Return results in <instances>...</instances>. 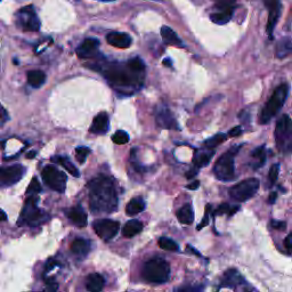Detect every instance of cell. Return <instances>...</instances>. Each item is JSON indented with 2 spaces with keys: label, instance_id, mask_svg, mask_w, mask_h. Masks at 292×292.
I'll list each match as a JSON object with an SVG mask.
<instances>
[{
  "label": "cell",
  "instance_id": "cell-31",
  "mask_svg": "<svg viewBox=\"0 0 292 292\" xmlns=\"http://www.w3.org/2000/svg\"><path fill=\"white\" fill-rule=\"evenodd\" d=\"M227 135H224V134H217L215 136L210 137V138L207 139L204 142V146L208 147V149H215V147H217L218 145H221V144H223L226 140L227 138Z\"/></svg>",
  "mask_w": 292,
  "mask_h": 292
},
{
  "label": "cell",
  "instance_id": "cell-5",
  "mask_svg": "<svg viewBox=\"0 0 292 292\" xmlns=\"http://www.w3.org/2000/svg\"><path fill=\"white\" fill-rule=\"evenodd\" d=\"M241 146H235L232 150L223 153L214 165V174L216 178L223 182H228L235 178V165L234 158L239 152Z\"/></svg>",
  "mask_w": 292,
  "mask_h": 292
},
{
  "label": "cell",
  "instance_id": "cell-49",
  "mask_svg": "<svg viewBox=\"0 0 292 292\" xmlns=\"http://www.w3.org/2000/svg\"><path fill=\"white\" fill-rule=\"evenodd\" d=\"M163 64L165 66H171V61L169 60V59H165L164 61H163Z\"/></svg>",
  "mask_w": 292,
  "mask_h": 292
},
{
  "label": "cell",
  "instance_id": "cell-10",
  "mask_svg": "<svg viewBox=\"0 0 292 292\" xmlns=\"http://www.w3.org/2000/svg\"><path fill=\"white\" fill-rule=\"evenodd\" d=\"M16 22L24 31H38L40 29V20L32 6L24 7L17 13Z\"/></svg>",
  "mask_w": 292,
  "mask_h": 292
},
{
  "label": "cell",
  "instance_id": "cell-15",
  "mask_svg": "<svg viewBox=\"0 0 292 292\" xmlns=\"http://www.w3.org/2000/svg\"><path fill=\"white\" fill-rule=\"evenodd\" d=\"M98 47H99V41L97 40V39L89 38L82 41L75 52H77V55L79 59L89 60L92 59V57L96 56V54L98 53Z\"/></svg>",
  "mask_w": 292,
  "mask_h": 292
},
{
  "label": "cell",
  "instance_id": "cell-41",
  "mask_svg": "<svg viewBox=\"0 0 292 292\" xmlns=\"http://www.w3.org/2000/svg\"><path fill=\"white\" fill-rule=\"evenodd\" d=\"M272 227L277 230H286L287 228V224L284 222H277V221H273L272 222Z\"/></svg>",
  "mask_w": 292,
  "mask_h": 292
},
{
  "label": "cell",
  "instance_id": "cell-13",
  "mask_svg": "<svg viewBox=\"0 0 292 292\" xmlns=\"http://www.w3.org/2000/svg\"><path fill=\"white\" fill-rule=\"evenodd\" d=\"M154 117H156V122L159 127L164 129H176L178 130L179 126L174 118V115L170 112V110L167 106L161 104L156 107L154 111Z\"/></svg>",
  "mask_w": 292,
  "mask_h": 292
},
{
  "label": "cell",
  "instance_id": "cell-9",
  "mask_svg": "<svg viewBox=\"0 0 292 292\" xmlns=\"http://www.w3.org/2000/svg\"><path fill=\"white\" fill-rule=\"evenodd\" d=\"M38 199L34 195H31L25 202V205L22 210V214H21L20 218V224L21 223H24V224L29 225H35L38 223H41L44 221V214L42 211L37 207Z\"/></svg>",
  "mask_w": 292,
  "mask_h": 292
},
{
  "label": "cell",
  "instance_id": "cell-40",
  "mask_svg": "<svg viewBox=\"0 0 292 292\" xmlns=\"http://www.w3.org/2000/svg\"><path fill=\"white\" fill-rule=\"evenodd\" d=\"M180 292H203V287L201 286H191V287H184L180 289Z\"/></svg>",
  "mask_w": 292,
  "mask_h": 292
},
{
  "label": "cell",
  "instance_id": "cell-46",
  "mask_svg": "<svg viewBox=\"0 0 292 292\" xmlns=\"http://www.w3.org/2000/svg\"><path fill=\"white\" fill-rule=\"evenodd\" d=\"M200 186V182L199 180H194L193 183H191V184H189V185H187L186 187L189 190H197V187Z\"/></svg>",
  "mask_w": 292,
  "mask_h": 292
},
{
  "label": "cell",
  "instance_id": "cell-35",
  "mask_svg": "<svg viewBox=\"0 0 292 292\" xmlns=\"http://www.w3.org/2000/svg\"><path fill=\"white\" fill-rule=\"evenodd\" d=\"M112 140L115 144H119V145H124V144L128 143L129 136H128L127 132L124 131V130H118L112 136Z\"/></svg>",
  "mask_w": 292,
  "mask_h": 292
},
{
  "label": "cell",
  "instance_id": "cell-12",
  "mask_svg": "<svg viewBox=\"0 0 292 292\" xmlns=\"http://www.w3.org/2000/svg\"><path fill=\"white\" fill-rule=\"evenodd\" d=\"M25 174V168L21 164L0 168V186H12L19 183Z\"/></svg>",
  "mask_w": 292,
  "mask_h": 292
},
{
  "label": "cell",
  "instance_id": "cell-24",
  "mask_svg": "<svg viewBox=\"0 0 292 292\" xmlns=\"http://www.w3.org/2000/svg\"><path fill=\"white\" fill-rule=\"evenodd\" d=\"M251 159H252L251 167L254 169H259L264 167V164L266 163L265 146L257 147V149L254 150V152L251 154Z\"/></svg>",
  "mask_w": 292,
  "mask_h": 292
},
{
  "label": "cell",
  "instance_id": "cell-20",
  "mask_svg": "<svg viewBox=\"0 0 292 292\" xmlns=\"http://www.w3.org/2000/svg\"><path fill=\"white\" fill-rule=\"evenodd\" d=\"M105 286V280L98 273L90 274L86 281V288L89 292H102Z\"/></svg>",
  "mask_w": 292,
  "mask_h": 292
},
{
  "label": "cell",
  "instance_id": "cell-37",
  "mask_svg": "<svg viewBox=\"0 0 292 292\" xmlns=\"http://www.w3.org/2000/svg\"><path fill=\"white\" fill-rule=\"evenodd\" d=\"M237 210H239V207H234V208H232L229 204L224 203V204L219 205V208L217 209V210H216L215 214H216V215H217V214H219V215L228 214V215H230V216H233L234 214H235V212H236Z\"/></svg>",
  "mask_w": 292,
  "mask_h": 292
},
{
  "label": "cell",
  "instance_id": "cell-28",
  "mask_svg": "<svg viewBox=\"0 0 292 292\" xmlns=\"http://www.w3.org/2000/svg\"><path fill=\"white\" fill-rule=\"evenodd\" d=\"M177 218L182 224H185V225L192 224L194 219L192 207H191L190 204L183 205V207L177 211Z\"/></svg>",
  "mask_w": 292,
  "mask_h": 292
},
{
  "label": "cell",
  "instance_id": "cell-32",
  "mask_svg": "<svg viewBox=\"0 0 292 292\" xmlns=\"http://www.w3.org/2000/svg\"><path fill=\"white\" fill-rule=\"evenodd\" d=\"M242 282V279H241L240 274L236 272V270H228L225 274V279H224V284L225 286H236L237 283Z\"/></svg>",
  "mask_w": 292,
  "mask_h": 292
},
{
  "label": "cell",
  "instance_id": "cell-19",
  "mask_svg": "<svg viewBox=\"0 0 292 292\" xmlns=\"http://www.w3.org/2000/svg\"><path fill=\"white\" fill-rule=\"evenodd\" d=\"M160 33L164 44L170 45V46H178V47L183 46V41L180 40L177 33H176L170 27H168V25H163V27L161 28Z\"/></svg>",
  "mask_w": 292,
  "mask_h": 292
},
{
  "label": "cell",
  "instance_id": "cell-8",
  "mask_svg": "<svg viewBox=\"0 0 292 292\" xmlns=\"http://www.w3.org/2000/svg\"><path fill=\"white\" fill-rule=\"evenodd\" d=\"M44 182L50 189L59 193H63L66 189V175L53 165H47L41 172Z\"/></svg>",
  "mask_w": 292,
  "mask_h": 292
},
{
  "label": "cell",
  "instance_id": "cell-25",
  "mask_svg": "<svg viewBox=\"0 0 292 292\" xmlns=\"http://www.w3.org/2000/svg\"><path fill=\"white\" fill-rule=\"evenodd\" d=\"M28 82L33 88H40L46 82V74L42 71L34 70L28 72Z\"/></svg>",
  "mask_w": 292,
  "mask_h": 292
},
{
  "label": "cell",
  "instance_id": "cell-45",
  "mask_svg": "<svg viewBox=\"0 0 292 292\" xmlns=\"http://www.w3.org/2000/svg\"><path fill=\"white\" fill-rule=\"evenodd\" d=\"M197 172H199V169H197V168L193 169V170H191V171H189V172H186V178H187V179L194 178V177H195V176L197 175Z\"/></svg>",
  "mask_w": 292,
  "mask_h": 292
},
{
  "label": "cell",
  "instance_id": "cell-36",
  "mask_svg": "<svg viewBox=\"0 0 292 292\" xmlns=\"http://www.w3.org/2000/svg\"><path fill=\"white\" fill-rule=\"evenodd\" d=\"M90 153V150L88 147H85V146H81V147H78L77 150H75V158H77V160L79 163H84L86 161V158L88 157V154Z\"/></svg>",
  "mask_w": 292,
  "mask_h": 292
},
{
  "label": "cell",
  "instance_id": "cell-16",
  "mask_svg": "<svg viewBox=\"0 0 292 292\" xmlns=\"http://www.w3.org/2000/svg\"><path fill=\"white\" fill-rule=\"evenodd\" d=\"M110 120L109 115L105 112H100L94 118L93 124L89 128V132L95 135H105L109 131Z\"/></svg>",
  "mask_w": 292,
  "mask_h": 292
},
{
  "label": "cell",
  "instance_id": "cell-7",
  "mask_svg": "<svg viewBox=\"0 0 292 292\" xmlns=\"http://www.w3.org/2000/svg\"><path fill=\"white\" fill-rule=\"evenodd\" d=\"M291 137H292V124L291 119L288 114H283L277 121L275 128V139L277 146L281 150H291Z\"/></svg>",
  "mask_w": 292,
  "mask_h": 292
},
{
  "label": "cell",
  "instance_id": "cell-52",
  "mask_svg": "<svg viewBox=\"0 0 292 292\" xmlns=\"http://www.w3.org/2000/svg\"><path fill=\"white\" fill-rule=\"evenodd\" d=\"M0 1H1V0H0Z\"/></svg>",
  "mask_w": 292,
  "mask_h": 292
},
{
  "label": "cell",
  "instance_id": "cell-27",
  "mask_svg": "<svg viewBox=\"0 0 292 292\" xmlns=\"http://www.w3.org/2000/svg\"><path fill=\"white\" fill-rule=\"evenodd\" d=\"M291 52H292L291 38H289V37L282 38L279 42H277L276 55H277V57H279V59L287 57L288 55H290Z\"/></svg>",
  "mask_w": 292,
  "mask_h": 292
},
{
  "label": "cell",
  "instance_id": "cell-26",
  "mask_svg": "<svg viewBox=\"0 0 292 292\" xmlns=\"http://www.w3.org/2000/svg\"><path fill=\"white\" fill-rule=\"evenodd\" d=\"M146 204L144 202L143 199L140 197H137V199H132L131 201H129L128 204L126 205V214L128 216H135L138 215L140 212H143L145 210Z\"/></svg>",
  "mask_w": 292,
  "mask_h": 292
},
{
  "label": "cell",
  "instance_id": "cell-23",
  "mask_svg": "<svg viewBox=\"0 0 292 292\" xmlns=\"http://www.w3.org/2000/svg\"><path fill=\"white\" fill-rule=\"evenodd\" d=\"M143 230V224L142 222L137 221V219H132L125 224L124 228H122V234L125 237H132L139 234Z\"/></svg>",
  "mask_w": 292,
  "mask_h": 292
},
{
  "label": "cell",
  "instance_id": "cell-34",
  "mask_svg": "<svg viewBox=\"0 0 292 292\" xmlns=\"http://www.w3.org/2000/svg\"><path fill=\"white\" fill-rule=\"evenodd\" d=\"M41 191V185L39 183V180L37 177H33L32 180L29 184V187L27 190V194H30V195H35V194L39 193Z\"/></svg>",
  "mask_w": 292,
  "mask_h": 292
},
{
  "label": "cell",
  "instance_id": "cell-11",
  "mask_svg": "<svg viewBox=\"0 0 292 292\" xmlns=\"http://www.w3.org/2000/svg\"><path fill=\"white\" fill-rule=\"evenodd\" d=\"M93 228L97 234V236L100 237L105 242H109L117 236L119 233V228H120V224L119 222L113 221V219H99V221H95L93 224Z\"/></svg>",
  "mask_w": 292,
  "mask_h": 292
},
{
  "label": "cell",
  "instance_id": "cell-18",
  "mask_svg": "<svg viewBox=\"0 0 292 292\" xmlns=\"http://www.w3.org/2000/svg\"><path fill=\"white\" fill-rule=\"evenodd\" d=\"M67 217L74 225L80 227V228L86 227V225H87V214H86L85 210L81 207H74L70 209V210L67 211Z\"/></svg>",
  "mask_w": 292,
  "mask_h": 292
},
{
  "label": "cell",
  "instance_id": "cell-6",
  "mask_svg": "<svg viewBox=\"0 0 292 292\" xmlns=\"http://www.w3.org/2000/svg\"><path fill=\"white\" fill-rule=\"evenodd\" d=\"M259 189V180L257 178H249L237 183L229 190V195L237 202H244L250 200L257 193Z\"/></svg>",
  "mask_w": 292,
  "mask_h": 292
},
{
  "label": "cell",
  "instance_id": "cell-2",
  "mask_svg": "<svg viewBox=\"0 0 292 292\" xmlns=\"http://www.w3.org/2000/svg\"><path fill=\"white\" fill-rule=\"evenodd\" d=\"M89 207L95 214H112L117 210V191L111 178L98 176L89 183Z\"/></svg>",
  "mask_w": 292,
  "mask_h": 292
},
{
  "label": "cell",
  "instance_id": "cell-1",
  "mask_svg": "<svg viewBox=\"0 0 292 292\" xmlns=\"http://www.w3.org/2000/svg\"><path fill=\"white\" fill-rule=\"evenodd\" d=\"M98 67L94 70L102 72L111 87L114 88L119 94L132 95L143 86L144 75L145 73L137 72L128 65V63H95Z\"/></svg>",
  "mask_w": 292,
  "mask_h": 292
},
{
  "label": "cell",
  "instance_id": "cell-4",
  "mask_svg": "<svg viewBox=\"0 0 292 292\" xmlns=\"http://www.w3.org/2000/svg\"><path fill=\"white\" fill-rule=\"evenodd\" d=\"M288 94H289V85L282 84L280 85L275 90L273 95L270 96L269 100L266 104L260 115V124H268L275 115L280 112L282 106L286 103Z\"/></svg>",
  "mask_w": 292,
  "mask_h": 292
},
{
  "label": "cell",
  "instance_id": "cell-14",
  "mask_svg": "<svg viewBox=\"0 0 292 292\" xmlns=\"http://www.w3.org/2000/svg\"><path fill=\"white\" fill-rule=\"evenodd\" d=\"M265 6L268 8V21H267V33L269 38H273V32L277 22H279L281 12H282V3L280 0H265Z\"/></svg>",
  "mask_w": 292,
  "mask_h": 292
},
{
  "label": "cell",
  "instance_id": "cell-48",
  "mask_svg": "<svg viewBox=\"0 0 292 292\" xmlns=\"http://www.w3.org/2000/svg\"><path fill=\"white\" fill-rule=\"evenodd\" d=\"M6 219H7V215H6V212L3 211V210H1V209H0V222L6 221Z\"/></svg>",
  "mask_w": 292,
  "mask_h": 292
},
{
  "label": "cell",
  "instance_id": "cell-21",
  "mask_svg": "<svg viewBox=\"0 0 292 292\" xmlns=\"http://www.w3.org/2000/svg\"><path fill=\"white\" fill-rule=\"evenodd\" d=\"M235 8H226V9H218V12L210 14V20L212 22L219 25L228 23L232 20Z\"/></svg>",
  "mask_w": 292,
  "mask_h": 292
},
{
  "label": "cell",
  "instance_id": "cell-22",
  "mask_svg": "<svg viewBox=\"0 0 292 292\" xmlns=\"http://www.w3.org/2000/svg\"><path fill=\"white\" fill-rule=\"evenodd\" d=\"M215 154V151L212 150H208V151H197L195 152V156H194L193 159V162H194V165H195V168L200 169V168H203V167H207L209 164V162H210L211 158L214 157Z\"/></svg>",
  "mask_w": 292,
  "mask_h": 292
},
{
  "label": "cell",
  "instance_id": "cell-29",
  "mask_svg": "<svg viewBox=\"0 0 292 292\" xmlns=\"http://www.w3.org/2000/svg\"><path fill=\"white\" fill-rule=\"evenodd\" d=\"M90 249V243L85 239H75L73 242L71 243V251L75 255L84 256L87 255Z\"/></svg>",
  "mask_w": 292,
  "mask_h": 292
},
{
  "label": "cell",
  "instance_id": "cell-50",
  "mask_svg": "<svg viewBox=\"0 0 292 292\" xmlns=\"http://www.w3.org/2000/svg\"><path fill=\"white\" fill-rule=\"evenodd\" d=\"M35 154H37V152H35V151H32V152H30L28 154L27 158H34Z\"/></svg>",
  "mask_w": 292,
  "mask_h": 292
},
{
  "label": "cell",
  "instance_id": "cell-30",
  "mask_svg": "<svg viewBox=\"0 0 292 292\" xmlns=\"http://www.w3.org/2000/svg\"><path fill=\"white\" fill-rule=\"evenodd\" d=\"M53 161H56L57 163L60 165H62V167L67 170L68 172L72 176H74V177H79V170L77 168H75V165L72 163L71 160L66 157H56V158H53Z\"/></svg>",
  "mask_w": 292,
  "mask_h": 292
},
{
  "label": "cell",
  "instance_id": "cell-3",
  "mask_svg": "<svg viewBox=\"0 0 292 292\" xmlns=\"http://www.w3.org/2000/svg\"><path fill=\"white\" fill-rule=\"evenodd\" d=\"M143 277L151 283H164L170 277V266L164 258L157 256L144 265Z\"/></svg>",
  "mask_w": 292,
  "mask_h": 292
},
{
  "label": "cell",
  "instance_id": "cell-47",
  "mask_svg": "<svg viewBox=\"0 0 292 292\" xmlns=\"http://www.w3.org/2000/svg\"><path fill=\"white\" fill-rule=\"evenodd\" d=\"M276 197H277V193L276 192H272L269 194V199H268V202L270 204H273L274 202L276 201Z\"/></svg>",
  "mask_w": 292,
  "mask_h": 292
},
{
  "label": "cell",
  "instance_id": "cell-17",
  "mask_svg": "<svg viewBox=\"0 0 292 292\" xmlns=\"http://www.w3.org/2000/svg\"><path fill=\"white\" fill-rule=\"evenodd\" d=\"M106 40L115 48H128L132 44L130 35L124 32H111L106 35Z\"/></svg>",
  "mask_w": 292,
  "mask_h": 292
},
{
  "label": "cell",
  "instance_id": "cell-42",
  "mask_svg": "<svg viewBox=\"0 0 292 292\" xmlns=\"http://www.w3.org/2000/svg\"><path fill=\"white\" fill-rule=\"evenodd\" d=\"M241 134H242V128H241L240 126H236V127H234L233 129H230V131L228 132V135H227V136H229V137H237V136H240Z\"/></svg>",
  "mask_w": 292,
  "mask_h": 292
},
{
  "label": "cell",
  "instance_id": "cell-44",
  "mask_svg": "<svg viewBox=\"0 0 292 292\" xmlns=\"http://www.w3.org/2000/svg\"><path fill=\"white\" fill-rule=\"evenodd\" d=\"M7 112L5 111V109L0 105V122H5L7 120Z\"/></svg>",
  "mask_w": 292,
  "mask_h": 292
},
{
  "label": "cell",
  "instance_id": "cell-33",
  "mask_svg": "<svg viewBox=\"0 0 292 292\" xmlns=\"http://www.w3.org/2000/svg\"><path fill=\"white\" fill-rule=\"evenodd\" d=\"M158 244L161 249L167 251H178L179 249L178 244L176 243L174 240L168 239V237H161V239H159Z\"/></svg>",
  "mask_w": 292,
  "mask_h": 292
},
{
  "label": "cell",
  "instance_id": "cell-43",
  "mask_svg": "<svg viewBox=\"0 0 292 292\" xmlns=\"http://www.w3.org/2000/svg\"><path fill=\"white\" fill-rule=\"evenodd\" d=\"M291 237H292V235L291 234H289V235L286 237V240H284V246H286V249L289 254L291 252Z\"/></svg>",
  "mask_w": 292,
  "mask_h": 292
},
{
  "label": "cell",
  "instance_id": "cell-39",
  "mask_svg": "<svg viewBox=\"0 0 292 292\" xmlns=\"http://www.w3.org/2000/svg\"><path fill=\"white\" fill-rule=\"evenodd\" d=\"M210 209H211V205H210V204H208V205H207V210H205V215H204L203 221L201 222L200 224L197 225V227H196V229H197V230L203 229L204 227L209 224V210H210Z\"/></svg>",
  "mask_w": 292,
  "mask_h": 292
},
{
  "label": "cell",
  "instance_id": "cell-51",
  "mask_svg": "<svg viewBox=\"0 0 292 292\" xmlns=\"http://www.w3.org/2000/svg\"><path fill=\"white\" fill-rule=\"evenodd\" d=\"M100 1H114V0H100Z\"/></svg>",
  "mask_w": 292,
  "mask_h": 292
},
{
  "label": "cell",
  "instance_id": "cell-38",
  "mask_svg": "<svg viewBox=\"0 0 292 292\" xmlns=\"http://www.w3.org/2000/svg\"><path fill=\"white\" fill-rule=\"evenodd\" d=\"M279 172H280V165L279 164H274L270 167L269 169V182L270 184H274L279 178Z\"/></svg>",
  "mask_w": 292,
  "mask_h": 292
}]
</instances>
